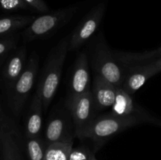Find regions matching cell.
<instances>
[{
	"label": "cell",
	"mask_w": 161,
	"mask_h": 160,
	"mask_svg": "<svg viewBox=\"0 0 161 160\" xmlns=\"http://www.w3.org/2000/svg\"><path fill=\"white\" fill-rule=\"evenodd\" d=\"M92 64L95 74L103 77L116 87H121L126 73H124L118 60L112 53L105 42L99 41L96 45Z\"/></svg>",
	"instance_id": "cell-4"
},
{
	"label": "cell",
	"mask_w": 161,
	"mask_h": 160,
	"mask_svg": "<svg viewBox=\"0 0 161 160\" xmlns=\"http://www.w3.org/2000/svg\"><path fill=\"white\" fill-rule=\"evenodd\" d=\"M3 160H21L18 145L11 133H5L3 136Z\"/></svg>",
	"instance_id": "cell-19"
},
{
	"label": "cell",
	"mask_w": 161,
	"mask_h": 160,
	"mask_svg": "<svg viewBox=\"0 0 161 160\" xmlns=\"http://www.w3.org/2000/svg\"><path fill=\"white\" fill-rule=\"evenodd\" d=\"M0 7L6 10L26 9L28 6L24 0H0Z\"/></svg>",
	"instance_id": "cell-20"
},
{
	"label": "cell",
	"mask_w": 161,
	"mask_h": 160,
	"mask_svg": "<svg viewBox=\"0 0 161 160\" xmlns=\"http://www.w3.org/2000/svg\"><path fill=\"white\" fill-rule=\"evenodd\" d=\"M154 124H156V125H159V126L161 127V121L160 120H158V119H157V120H156V122H155V123H154Z\"/></svg>",
	"instance_id": "cell-26"
},
{
	"label": "cell",
	"mask_w": 161,
	"mask_h": 160,
	"mask_svg": "<svg viewBox=\"0 0 161 160\" xmlns=\"http://www.w3.org/2000/svg\"><path fill=\"white\" fill-rule=\"evenodd\" d=\"M77 9V6H72L35 18L24 31V38L27 42H31L47 37L67 24Z\"/></svg>",
	"instance_id": "cell-3"
},
{
	"label": "cell",
	"mask_w": 161,
	"mask_h": 160,
	"mask_svg": "<svg viewBox=\"0 0 161 160\" xmlns=\"http://www.w3.org/2000/svg\"><path fill=\"white\" fill-rule=\"evenodd\" d=\"M91 152L83 146L72 148L69 160H90Z\"/></svg>",
	"instance_id": "cell-21"
},
{
	"label": "cell",
	"mask_w": 161,
	"mask_h": 160,
	"mask_svg": "<svg viewBox=\"0 0 161 160\" xmlns=\"http://www.w3.org/2000/svg\"><path fill=\"white\" fill-rule=\"evenodd\" d=\"M146 122L149 120L141 117H121L113 113L104 115L93 119L80 139L89 138L100 144L129 127Z\"/></svg>",
	"instance_id": "cell-2"
},
{
	"label": "cell",
	"mask_w": 161,
	"mask_h": 160,
	"mask_svg": "<svg viewBox=\"0 0 161 160\" xmlns=\"http://www.w3.org/2000/svg\"><path fill=\"white\" fill-rule=\"evenodd\" d=\"M47 147L45 141L41 136L27 138L26 148L29 160L43 159Z\"/></svg>",
	"instance_id": "cell-18"
},
{
	"label": "cell",
	"mask_w": 161,
	"mask_h": 160,
	"mask_svg": "<svg viewBox=\"0 0 161 160\" xmlns=\"http://www.w3.org/2000/svg\"><path fill=\"white\" fill-rule=\"evenodd\" d=\"M116 86L103 77L95 74L91 92L94 106L97 110L113 107L116 97Z\"/></svg>",
	"instance_id": "cell-11"
},
{
	"label": "cell",
	"mask_w": 161,
	"mask_h": 160,
	"mask_svg": "<svg viewBox=\"0 0 161 160\" xmlns=\"http://www.w3.org/2000/svg\"><path fill=\"white\" fill-rule=\"evenodd\" d=\"M90 160H97V158H96L95 155H94V154L93 153V152H91V157H90Z\"/></svg>",
	"instance_id": "cell-24"
},
{
	"label": "cell",
	"mask_w": 161,
	"mask_h": 160,
	"mask_svg": "<svg viewBox=\"0 0 161 160\" xmlns=\"http://www.w3.org/2000/svg\"><path fill=\"white\" fill-rule=\"evenodd\" d=\"M118 61L127 65H139L153 62L161 58V46L145 53H117L114 55Z\"/></svg>",
	"instance_id": "cell-15"
},
{
	"label": "cell",
	"mask_w": 161,
	"mask_h": 160,
	"mask_svg": "<svg viewBox=\"0 0 161 160\" xmlns=\"http://www.w3.org/2000/svg\"><path fill=\"white\" fill-rule=\"evenodd\" d=\"M38 68V57L34 54L30 58L25 70L12 87V107L16 113H19L22 109L28 94L32 89Z\"/></svg>",
	"instance_id": "cell-7"
},
{
	"label": "cell",
	"mask_w": 161,
	"mask_h": 160,
	"mask_svg": "<svg viewBox=\"0 0 161 160\" xmlns=\"http://www.w3.org/2000/svg\"><path fill=\"white\" fill-rule=\"evenodd\" d=\"M27 50L25 47L19 49L8 61L5 66L3 75L6 83L13 87L25 68Z\"/></svg>",
	"instance_id": "cell-14"
},
{
	"label": "cell",
	"mask_w": 161,
	"mask_h": 160,
	"mask_svg": "<svg viewBox=\"0 0 161 160\" xmlns=\"http://www.w3.org/2000/svg\"><path fill=\"white\" fill-rule=\"evenodd\" d=\"M73 140L56 142L47 145L42 160H69L72 150Z\"/></svg>",
	"instance_id": "cell-16"
},
{
	"label": "cell",
	"mask_w": 161,
	"mask_h": 160,
	"mask_svg": "<svg viewBox=\"0 0 161 160\" xmlns=\"http://www.w3.org/2000/svg\"><path fill=\"white\" fill-rule=\"evenodd\" d=\"M126 74L121 88L130 94H133L139 89L153 75L161 72L160 67L155 61L146 64L133 65Z\"/></svg>",
	"instance_id": "cell-9"
},
{
	"label": "cell",
	"mask_w": 161,
	"mask_h": 160,
	"mask_svg": "<svg viewBox=\"0 0 161 160\" xmlns=\"http://www.w3.org/2000/svg\"><path fill=\"white\" fill-rule=\"evenodd\" d=\"M66 106L69 108L75 125V135L80 138L94 119L95 106L92 92L89 90L80 95H69Z\"/></svg>",
	"instance_id": "cell-5"
},
{
	"label": "cell",
	"mask_w": 161,
	"mask_h": 160,
	"mask_svg": "<svg viewBox=\"0 0 161 160\" xmlns=\"http://www.w3.org/2000/svg\"><path fill=\"white\" fill-rule=\"evenodd\" d=\"M89 90H91V78L87 56L86 53H81L75 60L69 95H80Z\"/></svg>",
	"instance_id": "cell-10"
},
{
	"label": "cell",
	"mask_w": 161,
	"mask_h": 160,
	"mask_svg": "<svg viewBox=\"0 0 161 160\" xmlns=\"http://www.w3.org/2000/svg\"><path fill=\"white\" fill-rule=\"evenodd\" d=\"M155 62L157 63V65H158L161 69V58H160V59H158V60H157V61H155Z\"/></svg>",
	"instance_id": "cell-25"
},
{
	"label": "cell",
	"mask_w": 161,
	"mask_h": 160,
	"mask_svg": "<svg viewBox=\"0 0 161 160\" xmlns=\"http://www.w3.org/2000/svg\"><path fill=\"white\" fill-rule=\"evenodd\" d=\"M105 9L106 3H98L85 16L71 35L69 50H78L94 35L102 22Z\"/></svg>",
	"instance_id": "cell-6"
},
{
	"label": "cell",
	"mask_w": 161,
	"mask_h": 160,
	"mask_svg": "<svg viewBox=\"0 0 161 160\" xmlns=\"http://www.w3.org/2000/svg\"><path fill=\"white\" fill-rule=\"evenodd\" d=\"M42 111L43 104L42 99L36 93L32 98L25 123L26 138L40 136L42 127Z\"/></svg>",
	"instance_id": "cell-12"
},
{
	"label": "cell",
	"mask_w": 161,
	"mask_h": 160,
	"mask_svg": "<svg viewBox=\"0 0 161 160\" xmlns=\"http://www.w3.org/2000/svg\"><path fill=\"white\" fill-rule=\"evenodd\" d=\"M34 20L33 16H12L0 19V35L28 27Z\"/></svg>",
	"instance_id": "cell-17"
},
{
	"label": "cell",
	"mask_w": 161,
	"mask_h": 160,
	"mask_svg": "<svg viewBox=\"0 0 161 160\" xmlns=\"http://www.w3.org/2000/svg\"><path fill=\"white\" fill-rule=\"evenodd\" d=\"M25 3L30 7L33 8L38 12L47 13L49 11V8L43 0H24Z\"/></svg>",
	"instance_id": "cell-22"
},
{
	"label": "cell",
	"mask_w": 161,
	"mask_h": 160,
	"mask_svg": "<svg viewBox=\"0 0 161 160\" xmlns=\"http://www.w3.org/2000/svg\"><path fill=\"white\" fill-rule=\"evenodd\" d=\"M72 136L69 130V124L64 117L55 116L50 119L45 131V143L49 145L56 142L72 141Z\"/></svg>",
	"instance_id": "cell-13"
},
{
	"label": "cell",
	"mask_w": 161,
	"mask_h": 160,
	"mask_svg": "<svg viewBox=\"0 0 161 160\" xmlns=\"http://www.w3.org/2000/svg\"><path fill=\"white\" fill-rule=\"evenodd\" d=\"M112 108V113L121 117H141L152 123H155L157 120L135 103L131 94L127 93L121 87H116V97Z\"/></svg>",
	"instance_id": "cell-8"
},
{
	"label": "cell",
	"mask_w": 161,
	"mask_h": 160,
	"mask_svg": "<svg viewBox=\"0 0 161 160\" xmlns=\"http://www.w3.org/2000/svg\"><path fill=\"white\" fill-rule=\"evenodd\" d=\"M14 45V42L12 40H5L0 42V56L6 54L8 51L11 50Z\"/></svg>",
	"instance_id": "cell-23"
},
{
	"label": "cell",
	"mask_w": 161,
	"mask_h": 160,
	"mask_svg": "<svg viewBox=\"0 0 161 160\" xmlns=\"http://www.w3.org/2000/svg\"><path fill=\"white\" fill-rule=\"evenodd\" d=\"M69 37L61 39L53 48L47 58L36 93L42 99L43 108L47 111L54 97L60 83L61 72L69 51Z\"/></svg>",
	"instance_id": "cell-1"
}]
</instances>
